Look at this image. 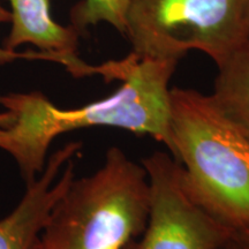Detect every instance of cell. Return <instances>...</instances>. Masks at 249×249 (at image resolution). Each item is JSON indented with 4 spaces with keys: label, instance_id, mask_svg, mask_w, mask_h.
<instances>
[{
    "label": "cell",
    "instance_id": "obj_1",
    "mask_svg": "<svg viewBox=\"0 0 249 249\" xmlns=\"http://www.w3.org/2000/svg\"><path fill=\"white\" fill-rule=\"evenodd\" d=\"M178 61L141 57L130 52L121 60L88 65L87 75H102L120 87L108 97L62 110L42 92L0 95L11 123L0 127V149L13 156L27 183L42 173L46 154L59 135L89 127H113L149 135L172 150L170 81Z\"/></svg>",
    "mask_w": 249,
    "mask_h": 249
},
{
    "label": "cell",
    "instance_id": "obj_2",
    "mask_svg": "<svg viewBox=\"0 0 249 249\" xmlns=\"http://www.w3.org/2000/svg\"><path fill=\"white\" fill-rule=\"evenodd\" d=\"M171 155L193 198L233 232L249 227V140L211 95L170 91Z\"/></svg>",
    "mask_w": 249,
    "mask_h": 249
},
{
    "label": "cell",
    "instance_id": "obj_3",
    "mask_svg": "<svg viewBox=\"0 0 249 249\" xmlns=\"http://www.w3.org/2000/svg\"><path fill=\"white\" fill-rule=\"evenodd\" d=\"M148 213L144 167L111 147L98 170L74 178L33 249H124L144 230Z\"/></svg>",
    "mask_w": 249,
    "mask_h": 249
},
{
    "label": "cell",
    "instance_id": "obj_4",
    "mask_svg": "<svg viewBox=\"0 0 249 249\" xmlns=\"http://www.w3.org/2000/svg\"><path fill=\"white\" fill-rule=\"evenodd\" d=\"M247 0H129L124 37L141 57L179 61L192 50L218 66L249 38Z\"/></svg>",
    "mask_w": 249,
    "mask_h": 249
},
{
    "label": "cell",
    "instance_id": "obj_5",
    "mask_svg": "<svg viewBox=\"0 0 249 249\" xmlns=\"http://www.w3.org/2000/svg\"><path fill=\"white\" fill-rule=\"evenodd\" d=\"M141 164L149 182L148 220L124 249H218L231 240L234 232L189 194L181 164L172 155L156 151Z\"/></svg>",
    "mask_w": 249,
    "mask_h": 249
},
{
    "label": "cell",
    "instance_id": "obj_6",
    "mask_svg": "<svg viewBox=\"0 0 249 249\" xmlns=\"http://www.w3.org/2000/svg\"><path fill=\"white\" fill-rule=\"evenodd\" d=\"M82 143L65 144L46 160L38 178L27 183L15 210L0 220V249H33L55 203L75 178L73 158Z\"/></svg>",
    "mask_w": 249,
    "mask_h": 249
},
{
    "label": "cell",
    "instance_id": "obj_7",
    "mask_svg": "<svg viewBox=\"0 0 249 249\" xmlns=\"http://www.w3.org/2000/svg\"><path fill=\"white\" fill-rule=\"evenodd\" d=\"M12 29L4 48L17 51L31 44L39 49L43 60L58 62L73 75L82 60L77 55L80 33L75 28L61 26L51 15L50 0H9Z\"/></svg>",
    "mask_w": 249,
    "mask_h": 249
},
{
    "label": "cell",
    "instance_id": "obj_8",
    "mask_svg": "<svg viewBox=\"0 0 249 249\" xmlns=\"http://www.w3.org/2000/svg\"><path fill=\"white\" fill-rule=\"evenodd\" d=\"M217 67L211 97L249 140V38Z\"/></svg>",
    "mask_w": 249,
    "mask_h": 249
},
{
    "label": "cell",
    "instance_id": "obj_9",
    "mask_svg": "<svg viewBox=\"0 0 249 249\" xmlns=\"http://www.w3.org/2000/svg\"><path fill=\"white\" fill-rule=\"evenodd\" d=\"M128 2L129 0H82L71 11V26L81 34L89 26L105 22L124 35Z\"/></svg>",
    "mask_w": 249,
    "mask_h": 249
},
{
    "label": "cell",
    "instance_id": "obj_10",
    "mask_svg": "<svg viewBox=\"0 0 249 249\" xmlns=\"http://www.w3.org/2000/svg\"><path fill=\"white\" fill-rule=\"evenodd\" d=\"M12 20V14L11 11H7L4 6L0 2V23H8ZM17 59H28V60H42V55L40 52H34V51H28V52H17V51H11L5 48H0V65L8 64ZM8 116L6 112L0 113V127L4 126L7 123Z\"/></svg>",
    "mask_w": 249,
    "mask_h": 249
},
{
    "label": "cell",
    "instance_id": "obj_11",
    "mask_svg": "<svg viewBox=\"0 0 249 249\" xmlns=\"http://www.w3.org/2000/svg\"><path fill=\"white\" fill-rule=\"evenodd\" d=\"M233 240L244 249H249V227L233 233Z\"/></svg>",
    "mask_w": 249,
    "mask_h": 249
},
{
    "label": "cell",
    "instance_id": "obj_12",
    "mask_svg": "<svg viewBox=\"0 0 249 249\" xmlns=\"http://www.w3.org/2000/svg\"><path fill=\"white\" fill-rule=\"evenodd\" d=\"M218 249H244L240 245H238L236 242L233 240V238L230 241H227L225 245H223L222 247H219Z\"/></svg>",
    "mask_w": 249,
    "mask_h": 249
},
{
    "label": "cell",
    "instance_id": "obj_13",
    "mask_svg": "<svg viewBox=\"0 0 249 249\" xmlns=\"http://www.w3.org/2000/svg\"><path fill=\"white\" fill-rule=\"evenodd\" d=\"M246 23H247V29L249 34V0L246 1Z\"/></svg>",
    "mask_w": 249,
    "mask_h": 249
}]
</instances>
